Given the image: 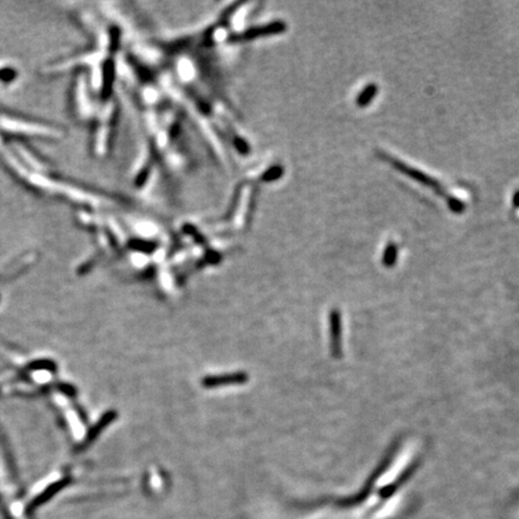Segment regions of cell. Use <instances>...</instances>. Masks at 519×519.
<instances>
[{"mask_svg":"<svg viewBox=\"0 0 519 519\" xmlns=\"http://www.w3.org/2000/svg\"><path fill=\"white\" fill-rule=\"evenodd\" d=\"M513 206L516 208H519V190H517L513 196Z\"/></svg>","mask_w":519,"mask_h":519,"instance_id":"obj_4","label":"cell"},{"mask_svg":"<svg viewBox=\"0 0 519 519\" xmlns=\"http://www.w3.org/2000/svg\"><path fill=\"white\" fill-rule=\"evenodd\" d=\"M381 155H383V159H386V160L391 164L392 166L396 167L397 170L400 171L401 173H404V175L408 176L410 178L418 180L420 183L423 184L425 187L432 189V190L435 192V194H438L440 197H443V199L446 200L448 208L453 211L455 213H463L464 209H465V204H464L463 201H460V199H457L455 196L450 195V194L446 192V189H445L441 184L439 183L438 180H435L434 178H432V177L426 175V173H423L421 171L408 166V165H406L404 162L392 158L390 155H385V154H381Z\"/></svg>","mask_w":519,"mask_h":519,"instance_id":"obj_1","label":"cell"},{"mask_svg":"<svg viewBox=\"0 0 519 519\" xmlns=\"http://www.w3.org/2000/svg\"><path fill=\"white\" fill-rule=\"evenodd\" d=\"M396 246H394V244H390V246H388V250H386V254H385V256H383V262L388 264V266H391V264H394V262H396Z\"/></svg>","mask_w":519,"mask_h":519,"instance_id":"obj_3","label":"cell"},{"mask_svg":"<svg viewBox=\"0 0 519 519\" xmlns=\"http://www.w3.org/2000/svg\"><path fill=\"white\" fill-rule=\"evenodd\" d=\"M376 90H378L376 85H369V87H368L367 90H364V92L361 94V97L358 99V104H360L361 106L367 105L368 102L371 101V99L374 98V95L376 94Z\"/></svg>","mask_w":519,"mask_h":519,"instance_id":"obj_2","label":"cell"}]
</instances>
